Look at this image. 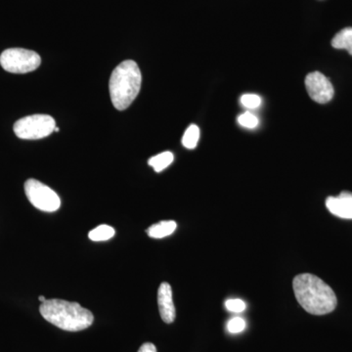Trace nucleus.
<instances>
[{"instance_id": "nucleus-7", "label": "nucleus", "mask_w": 352, "mask_h": 352, "mask_svg": "<svg viewBox=\"0 0 352 352\" xmlns=\"http://www.w3.org/2000/svg\"><path fill=\"white\" fill-rule=\"evenodd\" d=\"M305 87L310 98L319 104L328 103L335 94L332 82L320 72L308 74L305 78Z\"/></svg>"}, {"instance_id": "nucleus-2", "label": "nucleus", "mask_w": 352, "mask_h": 352, "mask_svg": "<svg viewBox=\"0 0 352 352\" xmlns=\"http://www.w3.org/2000/svg\"><path fill=\"white\" fill-rule=\"evenodd\" d=\"M39 312L46 321L68 332H80L94 324V316L90 310L80 303L67 300H46L39 307Z\"/></svg>"}, {"instance_id": "nucleus-12", "label": "nucleus", "mask_w": 352, "mask_h": 352, "mask_svg": "<svg viewBox=\"0 0 352 352\" xmlns=\"http://www.w3.org/2000/svg\"><path fill=\"white\" fill-rule=\"evenodd\" d=\"M173 159H175V157H173V153L166 151L152 157L148 161V164L154 168L156 173H161L162 170H166L168 166H170Z\"/></svg>"}, {"instance_id": "nucleus-18", "label": "nucleus", "mask_w": 352, "mask_h": 352, "mask_svg": "<svg viewBox=\"0 0 352 352\" xmlns=\"http://www.w3.org/2000/svg\"><path fill=\"white\" fill-rule=\"evenodd\" d=\"M226 309L234 314H241L245 309V303L244 300L239 298H231L226 302Z\"/></svg>"}, {"instance_id": "nucleus-9", "label": "nucleus", "mask_w": 352, "mask_h": 352, "mask_svg": "<svg viewBox=\"0 0 352 352\" xmlns=\"http://www.w3.org/2000/svg\"><path fill=\"white\" fill-rule=\"evenodd\" d=\"M326 208L335 217L352 219V193L342 191L339 196H330L326 200Z\"/></svg>"}, {"instance_id": "nucleus-1", "label": "nucleus", "mask_w": 352, "mask_h": 352, "mask_svg": "<svg viewBox=\"0 0 352 352\" xmlns=\"http://www.w3.org/2000/svg\"><path fill=\"white\" fill-rule=\"evenodd\" d=\"M296 300L308 314L325 315L337 307L335 292L320 278L310 273H302L293 281Z\"/></svg>"}, {"instance_id": "nucleus-14", "label": "nucleus", "mask_w": 352, "mask_h": 352, "mask_svg": "<svg viewBox=\"0 0 352 352\" xmlns=\"http://www.w3.org/2000/svg\"><path fill=\"white\" fill-rule=\"evenodd\" d=\"M200 139V129L196 124H191L185 131L182 138V144L187 149H194Z\"/></svg>"}, {"instance_id": "nucleus-8", "label": "nucleus", "mask_w": 352, "mask_h": 352, "mask_svg": "<svg viewBox=\"0 0 352 352\" xmlns=\"http://www.w3.org/2000/svg\"><path fill=\"white\" fill-rule=\"evenodd\" d=\"M157 305L160 314L164 323H173L175 320L176 311L173 303V289L166 282H163L157 291Z\"/></svg>"}, {"instance_id": "nucleus-13", "label": "nucleus", "mask_w": 352, "mask_h": 352, "mask_svg": "<svg viewBox=\"0 0 352 352\" xmlns=\"http://www.w3.org/2000/svg\"><path fill=\"white\" fill-rule=\"evenodd\" d=\"M115 234V229L112 226L103 224V226H97L94 230L90 231L88 237L94 242H104V241L112 239Z\"/></svg>"}, {"instance_id": "nucleus-4", "label": "nucleus", "mask_w": 352, "mask_h": 352, "mask_svg": "<svg viewBox=\"0 0 352 352\" xmlns=\"http://www.w3.org/2000/svg\"><path fill=\"white\" fill-rule=\"evenodd\" d=\"M41 64V56L32 50L9 48L0 55V65L9 73H31L36 71Z\"/></svg>"}, {"instance_id": "nucleus-5", "label": "nucleus", "mask_w": 352, "mask_h": 352, "mask_svg": "<svg viewBox=\"0 0 352 352\" xmlns=\"http://www.w3.org/2000/svg\"><path fill=\"white\" fill-rule=\"evenodd\" d=\"M56 129V122L51 116L32 115L23 118L14 124L16 136L27 140L47 138Z\"/></svg>"}, {"instance_id": "nucleus-3", "label": "nucleus", "mask_w": 352, "mask_h": 352, "mask_svg": "<svg viewBox=\"0 0 352 352\" xmlns=\"http://www.w3.org/2000/svg\"><path fill=\"white\" fill-rule=\"evenodd\" d=\"M142 75L138 65L132 60L122 62L111 76L109 82L113 107L124 111L135 100L141 89Z\"/></svg>"}, {"instance_id": "nucleus-16", "label": "nucleus", "mask_w": 352, "mask_h": 352, "mask_svg": "<svg viewBox=\"0 0 352 352\" xmlns=\"http://www.w3.org/2000/svg\"><path fill=\"white\" fill-rule=\"evenodd\" d=\"M241 103L245 108L256 109L261 106V98L256 94H244L241 97Z\"/></svg>"}, {"instance_id": "nucleus-10", "label": "nucleus", "mask_w": 352, "mask_h": 352, "mask_svg": "<svg viewBox=\"0 0 352 352\" xmlns=\"http://www.w3.org/2000/svg\"><path fill=\"white\" fill-rule=\"evenodd\" d=\"M176 227L177 226L173 220L161 221L150 226L148 228L147 234L149 237L154 238V239H162V238L168 237L175 232Z\"/></svg>"}, {"instance_id": "nucleus-20", "label": "nucleus", "mask_w": 352, "mask_h": 352, "mask_svg": "<svg viewBox=\"0 0 352 352\" xmlns=\"http://www.w3.org/2000/svg\"><path fill=\"white\" fill-rule=\"evenodd\" d=\"M38 300H39V302H41V303H43V302H45V300H46V298H44V296H39V298H38Z\"/></svg>"}, {"instance_id": "nucleus-19", "label": "nucleus", "mask_w": 352, "mask_h": 352, "mask_svg": "<svg viewBox=\"0 0 352 352\" xmlns=\"http://www.w3.org/2000/svg\"><path fill=\"white\" fill-rule=\"evenodd\" d=\"M138 352H157V349L151 342H145L140 346Z\"/></svg>"}, {"instance_id": "nucleus-6", "label": "nucleus", "mask_w": 352, "mask_h": 352, "mask_svg": "<svg viewBox=\"0 0 352 352\" xmlns=\"http://www.w3.org/2000/svg\"><path fill=\"white\" fill-rule=\"evenodd\" d=\"M25 193L30 203L43 212H56L61 207V200L56 192L38 180L28 179L25 183Z\"/></svg>"}, {"instance_id": "nucleus-15", "label": "nucleus", "mask_w": 352, "mask_h": 352, "mask_svg": "<svg viewBox=\"0 0 352 352\" xmlns=\"http://www.w3.org/2000/svg\"><path fill=\"white\" fill-rule=\"evenodd\" d=\"M238 122L241 126L245 127V129H256L258 126V119L254 115V113L250 112H245L242 113L238 118Z\"/></svg>"}, {"instance_id": "nucleus-11", "label": "nucleus", "mask_w": 352, "mask_h": 352, "mask_svg": "<svg viewBox=\"0 0 352 352\" xmlns=\"http://www.w3.org/2000/svg\"><path fill=\"white\" fill-rule=\"evenodd\" d=\"M332 46L336 50H347L352 55V28H346L338 32L332 39Z\"/></svg>"}, {"instance_id": "nucleus-17", "label": "nucleus", "mask_w": 352, "mask_h": 352, "mask_svg": "<svg viewBox=\"0 0 352 352\" xmlns=\"http://www.w3.org/2000/svg\"><path fill=\"white\" fill-rule=\"evenodd\" d=\"M245 328V322L241 317H234L227 324V330L231 333H238L243 332Z\"/></svg>"}]
</instances>
